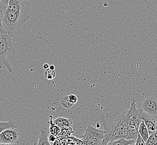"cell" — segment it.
<instances>
[{
	"instance_id": "277c9868",
	"label": "cell",
	"mask_w": 157,
	"mask_h": 145,
	"mask_svg": "<svg viewBox=\"0 0 157 145\" xmlns=\"http://www.w3.org/2000/svg\"><path fill=\"white\" fill-rule=\"evenodd\" d=\"M104 137V131L88 126L82 137L84 145H101Z\"/></svg>"
},
{
	"instance_id": "7c38bea8",
	"label": "cell",
	"mask_w": 157,
	"mask_h": 145,
	"mask_svg": "<svg viewBox=\"0 0 157 145\" xmlns=\"http://www.w3.org/2000/svg\"><path fill=\"white\" fill-rule=\"evenodd\" d=\"M135 139H127L125 138H120L119 139L110 141L107 143L109 145H134Z\"/></svg>"
},
{
	"instance_id": "30bf717a",
	"label": "cell",
	"mask_w": 157,
	"mask_h": 145,
	"mask_svg": "<svg viewBox=\"0 0 157 145\" xmlns=\"http://www.w3.org/2000/svg\"><path fill=\"white\" fill-rule=\"evenodd\" d=\"M53 122L56 124L59 127H69L73 125V120L69 118H63V117H57L53 120Z\"/></svg>"
},
{
	"instance_id": "ba28073f",
	"label": "cell",
	"mask_w": 157,
	"mask_h": 145,
	"mask_svg": "<svg viewBox=\"0 0 157 145\" xmlns=\"http://www.w3.org/2000/svg\"><path fill=\"white\" fill-rule=\"evenodd\" d=\"M142 120L144 121L148 130L149 136L157 131V116L148 115L145 113Z\"/></svg>"
},
{
	"instance_id": "603a6c76",
	"label": "cell",
	"mask_w": 157,
	"mask_h": 145,
	"mask_svg": "<svg viewBox=\"0 0 157 145\" xmlns=\"http://www.w3.org/2000/svg\"><path fill=\"white\" fill-rule=\"evenodd\" d=\"M56 137H55V136H54V135H52V134H50L49 135V136H48V141L50 142V145H53V143H54V142L55 141V140H56Z\"/></svg>"
},
{
	"instance_id": "6da1fadb",
	"label": "cell",
	"mask_w": 157,
	"mask_h": 145,
	"mask_svg": "<svg viewBox=\"0 0 157 145\" xmlns=\"http://www.w3.org/2000/svg\"><path fill=\"white\" fill-rule=\"evenodd\" d=\"M130 113L129 110L124 112H112L103 114L101 121L104 128V137L101 145H107L110 141H115L127 136V128Z\"/></svg>"
},
{
	"instance_id": "d6986e66",
	"label": "cell",
	"mask_w": 157,
	"mask_h": 145,
	"mask_svg": "<svg viewBox=\"0 0 157 145\" xmlns=\"http://www.w3.org/2000/svg\"><path fill=\"white\" fill-rule=\"evenodd\" d=\"M61 103L63 107L66 108H70L74 105V104L70 100L68 96L63 97L61 100Z\"/></svg>"
},
{
	"instance_id": "8992f818",
	"label": "cell",
	"mask_w": 157,
	"mask_h": 145,
	"mask_svg": "<svg viewBox=\"0 0 157 145\" xmlns=\"http://www.w3.org/2000/svg\"><path fill=\"white\" fill-rule=\"evenodd\" d=\"M6 9L13 12H30V3L28 0H9Z\"/></svg>"
},
{
	"instance_id": "9a60e30c",
	"label": "cell",
	"mask_w": 157,
	"mask_h": 145,
	"mask_svg": "<svg viewBox=\"0 0 157 145\" xmlns=\"http://www.w3.org/2000/svg\"><path fill=\"white\" fill-rule=\"evenodd\" d=\"M74 131L72 130L71 127H61L60 132L58 137L67 138L69 136H71V134Z\"/></svg>"
},
{
	"instance_id": "4316f807",
	"label": "cell",
	"mask_w": 157,
	"mask_h": 145,
	"mask_svg": "<svg viewBox=\"0 0 157 145\" xmlns=\"http://www.w3.org/2000/svg\"><path fill=\"white\" fill-rule=\"evenodd\" d=\"M0 24H1V23H0Z\"/></svg>"
},
{
	"instance_id": "e0dca14e",
	"label": "cell",
	"mask_w": 157,
	"mask_h": 145,
	"mask_svg": "<svg viewBox=\"0 0 157 145\" xmlns=\"http://www.w3.org/2000/svg\"><path fill=\"white\" fill-rule=\"evenodd\" d=\"M9 0H0V23L3 14L8 5Z\"/></svg>"
},
{
	"instance_id": "7402d4cb",
	"label": "cell",
	"mask_w": 157,
	"mask_h": 145,
	"mask_svg": "<svg viewBox=\"0 0 157 145\" xmlns=\"http://www.w3.org/2000/svg\"><path fill=\"white\" fill-rule=\"evenodd\" d=\"M68 97L69 98L70 100L74 104L78 102V98H77V97L76 96L75 94H71V95L68 96Z\"/></svg>"
},
{
	"instance_id": "484cf974",
	"label": "cell",
	"mask_w": 157,
	"mask_h": 145,
	"mask_svg": "<svg viewBox=\"0 0 157 145\" xmlns=\"http://www.w3.org/2000/svg\"><path fill=\"white\" fill-rule=\"evenodd\" d=\"M96 126H97V128H99L100 126L99 123H97V124H96Z\"/></svg>"
},
{
	"instance_id": "9c48e42d",
	"label": "cell",
	"mask_w": 157,
	"mask_h": 145,
	"mask_svg": "<svg viewBox=\"0 0 157 145\" xmlns=\"http://www.w3.org/2000/svg\"><path fill=\"white\" fill-rule=\"evenodd\" d=\"M50 135L49 130L47 128H43L40 130V135L39 137L38 142L37 145H50V143L48 141V136Z\"/></svg>"
},
{
	"instance_id": "7a4b0ae2",
	"label": "cell",
	"mask_w": 157,
	"mask_h": 145,
	"mask_svg": "<svg viewBox=\"0 0 157 145\" xmlns=\"http://www.w3.org/2000/svg\"><path fill=\"white\" fill-rule=\"evenodd\" d=\"M16 47L15 40L6 33L0 24V66L6 68L9 72H12L13 68L7 57L15 54Z\"/></svg>"
},
{
	"instance_id": "3957f363",
	"label": "cell",
	"mask_w": 157,
	"mask_h": 145,
	"mask_svg": "<svg viewBox=\"0 0 157 145\" xmlns=\"http://www.w3.org/2000/svg\"><path fill=\"white\" fill-rule=\"evenodd\" d=\"M30 17V12H13L6 9L1 24L6 33L12 37L16 29L24 24Z\"/></svg>"
},
{
	"instance_id": "52a82bcc",
	"label": "cell",
	"mask_w": 157,
	"mask_h": 145,
	"mask_svg": "<svg viewBox=\"0 0 157 145\" xmlns=\"http://www.w3.org/2000/svg\"><path fill=\"white\" fill-rule=\"evenodd\" d=\"M142 110L148 115L157 116V100L154 96L146 97L143 100Z\"/></svg>"
},
{
	"instance_id": "ffe728a7",
	"label": "cell",
	"mask_w": 157,
	"mask_h": 145,
	"mask_svg": "<svg viewBox=\"0 0 157 145\" xmlns=\"http://www.w3.org/2000/svg\"><path fill=\"white\" fill-rule=\"evenodd\" d=\"M44 76L47 79L52 80L56 76V72L54 70L48 69L45 70V72H44Z\"/></svg>"
},
{
	"instance_id": "ac0fdd59",
	"label": "cell",
	"mask_w": 157,
	"mask_h": 145,
	"mask_svg": "<svg viewBox=\"0 0 157 145\" xmlns=\"http://www.w3.org/2000/svg\"><path fill=\"white\" fill-rule=\"evenodd\" d=\"M67 144H71V145H84L82 139H78L73 136H70L67 137Z\"/></svg>"
},
{
	"instance_id": "4fadbf2b",
	"label": "cell",
	"mask_w": 157,
	"mask_h": 145,
	"mask_svg": "<svg viewBox=\"0 0 157 145\" xmlns=\"http://www.w3.org/2000/svg\"><path fill=\"white\" fill-rule=\"evenodd\" d=\"M18 126L17 121L10 120L7 122H0V133L8 128H17Z\"/></svg>"
},
{
	"instance_id": "d4e9b609",
	"label": "cell",
	"mask_w": 157,
	"mask_h": 145,
	"mask_svg": "<svg viewBox=\"0 0 157 145\" xmlns=\"http://www.w3.org/2000/svg\"><path fill=\"white\" fill-rule=\"evenodd\" d=\"M49 69L51 70H54L55 69V66L53 65H51L50 67H49Z\"/></svg>"
},
{
	"instance_id": "5bb4252c",
	"label": "cell",
	"mask_w": 157,
	"mask_h": 145,
	"mask_svg": "<svg viewBox=\"0 0 157 145\" xmlns=\"http://www.w3.org/2000/svg\"><path fill=\"white\" fill-rule=\"evenodd\" d=\"M138 133L144 141V142H146L149 137V133H148V130L144 123V121L143 120L139 124V127H138Z\"/></svg>"
},
{
	"instance_id": "2e32d148",
	"label": "cell",
	"mask_w": 157,
	"mask_h": 145,
	"mask_svg": "<svg viewBox=\"0 0 157 145\" xmlns=\"http://www.w3.org/2000/svg\"><path fill=\"white\" fill-rule=\"evenodd\" d=\"M157 143V131L154 133L151 134L147 141L145 142V145H156Z\"/></svg>"
},
{
	"instance_id": "cb8c5ba5",
	"label": "cell",
	"mask_w": 157,
	"mask_h": 145,
	"mask_svg": "<svg viewBox=\"0 0 157 145\" xmlns=\"http://www.w3.org/2000/svg\"><path fill=\"white\" fill-rule=\"evenodd\" d=\"M49 67H50V65L48 63H45L43 65V68L44 69H49Z\"/></svg>"
},
{
	"instance_id": "5b68a950",
	"label": "cell",
	"mask_w": 157,
	"mask_h": 145,
	"mask_svg": "<svg viewBox=\"0 0 157 145\" xmlns=\"http://www.w3.org/2000/svg\"><path fill=\"white\" fill-rule=\"evenodd\" d=\"M19 143V130L8 128L0 133V145H16Z\"/></svg>"
},
{
	"instance_id": "8fae6325",
	"label": "cell",
	"mask_w": 157,
	"mask_h": 145,
	"mask_svg": "<svg viewBox=\"0 0 157 145\" xmlns=\"http://www.w3.org/2000/svg\"><path fill=\"white\" fill-rule=\"evenodd\" d=\"M49 124H50V128H49V132L52 135L55 136L56 137H58L60 132V127H59L56 124H55L53 122V117L52 116H50L49 117Z\"/></svg>"
},
{
	"instance_id": "44dd1931",
	"label": "cell",
	"mask_w": 157,
	"mask_h": 145,
	"mask_svg": "<svg viewBox=\"0 0 157 145\" xmlns=\"http://www.w3.org/2000/svg\"><path fill=\"white\" fill-rule=\"evenodd\" d=\"M134 145H145V142H144V141L143 140V139H142V137L140 136V135L138 133V136H137V138H136V142Z\"/></svg>"
}]
</instances>
